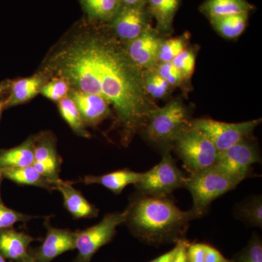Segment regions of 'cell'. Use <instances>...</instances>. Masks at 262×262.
<instances>
[{
  "instance_id": "6da1fadb",
  "label": "cell",
  "mask_w": 262,
  "mask_h": 262,
  "mask_svg": "<svg viewBox=\"0 0 262 262\" xmlns=\"http://www.w3.org/2000/svg\"><path fill=\"white\" fill-rule=\"evenodd\" d=\"M50 68L74 89L98 95L113 105L125 144L144 130L157 107L144 89V70L116 42L101 34L75 38L52 57Z\"/></svg>"
},
{
  "instance_id": "7a4b0ae2",
  "label": "cell",
  "mask_w": 262,
  "mask_h": 262,
  "mask_svg": "<svg viewBox=\"0 0 262 262\" xmlns=\"http://www.w3.org/2000/svg\"><path fill=\"white\" fill-rule=\"evenodd\" d=\"M125 220L131 233L153 246L186 239L189 223L198 218L193 210L182 211L168 196L139 194L127 208Z\"/></svg>"
},
{
  "instance_id": "3957f363",
  "label": "cell",
  "mask_w": 262,
  "mask_h": 262,
  "mask_svg": "<svg viewBox=\"0 0 262 262\" xmlns=\"http://www.w3.org/2000/svg\"><path fill=\"white\" fill-rule=\"evenodd\" d=\"M191 121L189 110L182 101L176 99L163 107L157 106L150 113L144 130L150 142L163 151H170L177 136L190 125Z\"/></svg>"
},
{
  "instance_id": "277c9868",
  "label": "cell",
  "mask_w": 262,
  "mask_h": 262,
  "mask_svg": "<svg viewBox=\"0 0 262 262\" xmlns=\"http://www.w3.org/2000/svg\"><path fill=\"white\" fill-rule=\"evenodd\" d=\"M244 181L214 165L191 174L185 187L192 196V210L198 217L206 213L216 198L232 190Z\"/></svg>"
},
{
  "instance_id": "5b68a950",
  "label": "cell",
  "mask_w": 262,
  "mask_h": 262,
  "mask_svg": "<svg viewBox=\"0 0 262 262\" xmlns=\"http://www.w3.org/2000/svg\"><path fill=\"white\" fill-rule=\"evenodd\" d=\"M173 149L190 175L214 165L219 155L208 136L191 124L177 136Z\"/></svg>"
},
{
  "instance_id": "8992f818",
  "label": "cell",
  "mask_w": 262,
  "mask_h": 262,
  "mask_svg": "<svg viewBox=\"0 0 262 262\" xmlns=\"http://www.w3.org/2000/svg\"><path fill=\"white\" fill-rule=\"evenodd\" d=\"M187 179L177 167L170 151H165L161 161L151 170L141 173L140 179L134 186L139 194L168 196L176 189L185 187Z\"/></svg>"
},
{
  "instance_id": "52a82bcc",
  "label": "cell",
  "mask_w": 262,
  "mask_h": 262,
  "mask_svg": "<svg viewBox=\"0 0 262 262\" xmlns=\"http://www.w3.org/2000/svg\"><path fill=\"white\" fill-rule=\"evenodd\" d=\"M127 213V210L108 213L96 225L75 232L77 255L74 262H91L100 248L113 241L117 227L125 222Z\"/></svg>"
},
{
  "instance_id": "ba28073f",
  "label": "cell",
  "mask_w": 262,
  "mask_h": 262,
  "mask_svg": "<svg viewBox=\"0 0 262 262\" xmlns=\"http://www.w3.org/2000/svg\"><path fill=\"white\" fill-rule=\"evenodd\" d=\"M261 122V119H257L238 123H228L213 119L200 118L192 120L191 125L208 136L217 151L221 152L250 138Z\"/></svg>"
},
{
  "instance_id": "9c48e42d",
  "label": "cell",
  "mask_w": 262,
  "mask_h": 262,
  "mask_svg": "<svg viewBox=\"0 0 262 262\" xmlns=\"http://www.w3.org/2000/svg\"><path fill=\"white\" fill-rule=\"evenodd\" d=\"M256 163H261L259 150L257 144L248 138L219 152L215 164L229 173L244 180L251 166Z\"/></svg>"
},
{
  "instance_id": "30bf717a",
  "label": "cell",
  "mask_w": 262,
  "mask_h": 262,
  "mask_svg": "<svg viewBox=\"0 0 262 262\" xmlns=\"http://www.w3.org/2000/svg\"><path fill=\"white\" fill-rule=\"evenodd\" d=\"M163 39V34L150 26L140 36L128 42L127 55L141 70L154 68L158 63V52Z\"/></svg>"
},
{
  "instance_id": "8fae6325",
  "label": "cell",
  "mask_w": 262,
  "mask_h": 262,
  "mask_svg": "<svg viewBox=\"0 0 262 262\" xmlns=\"http://www.w3.org/2000/svg\"><path fill=\"white\" fill-rule=\"evenodd\" d=\"M45 225L47 233L42 245L30 253L34 262H51L60 255L75 249V232L52 227L48 220Z\"/></svg>"
},
{
  "instance_id": "7c38bea8",
  "label": "cell",
  "mask_w": 262,
  "mask_h": 262,
  "mask_svg": "<svg viewBox=\"0 0 262 262\" xmlns=\"http://www.w3.org/2000/svg\"><path fill=\"white\" fill-rule=\"evenodd\" d=\"M151 18L147 6L122 5L120 11L112 20V27L119 37L130 42L140 36L151 26Z\"/></svg>"
},
{
  "instance_id": "4fadbf2b",
  "label": "cell",
  "mask_w": 262,
  "mask_h": 262,
  "mask_svg": "<svg viewBox=\"0 0 262 262\" xmlns=\"http://www.w3.org/2000/svg\"><path fill=\"white\" fill-rule=\"evenodd\" d=\"M34 168L53 185L60 179L61 157L57 152L54 139L48 134L34 139Z\"/></svg>"
},
{
  "instance_id": "5bb4252c",
  "label": "cell",
  "mask_w": 262,
  "mask_h": 262,
  "mask_svg": "<svg viewBox=\"0 0 262 262\" xmlns=\"http://www.w3.org/2000/svg\"><path fill=\"white\" fill-rule=\"evenodd\" d=\"M70 98L78 108L84 124L96 125L110 116V103L101 96L73 89Z\"/></svg>"
},
{
  "instance_id": "9a60e30c",
  "label": "cell",
  "mask_w": 262,
  "mask_h": 262,
  "mask_svg": "<svg viewBox=\"0 0 262 262\" xmlns=\"http://www.w3.org/2000/svg\"><path fill=\"white\" fill-rule=\"evenodd\" d=\"M55 190L61 192L65 208L74 218L91 219L98 216V208L88 201L80 191L73 187L72 182L60 179L55 185Z\"/></svg>"
},
{
  "instance_id": "2e32d148",
  "label": "cell",
  "mask_w": 262,
  "mask_h": 262,
  "mask_svg": "<svg viewBox=\"0 0 262 262\" xmlns=\"http://www.w3.org/2000/svg\"><path fill=\"white\" fill-rule=\"evenodd\" d=\"M36 238L13 228L0 230V253L12 262H24L30 256L29 247Z\"/></svg>"
},
{
  "instance_id": "e0dca14e",
  "label": "cell",
  "mask_w": 262,
  "mask_h": 262,
  "mask_svg": "<svg viewBox=\"0 0 262 262\" xmlns=\"http://www.w3.org/2000/svg\"><path fill=\"white\" fill-rule=\"evenodd\" d=\"M141 173L123 169L101 176H86L83 182L87 185L100 184L115 194H120L127 186L135 184L141 178Z\"/></svg>"
},
{
  "instance_id": "ac0fdd59",
  "label": "cell",
  "mask_w": 262,
  "mask_h": 262,
  "mask_svg": "<svg viewBox=\"0 0 262 262\" xmlns=\"http://www.w3.org/2000/svg\"><path fill=\"white\" fill-rule=\"evenodd\" d=\"M180 4L181 0H148L149 14L156 20V29L162 34L173 32L174 18Z\"/></svg>"
},
{
  "instance_id": "d6986e66",
  "label": "cell",
  "mask_w": 262,
  "mask_h": 262,
  "mask_svg": "<svg viewBox=\"0 0 262 262\" xmlns=\"http://www.w3.org/2000/svg\"><path fill=\"white\" fill-rule=\"evenodd\" d=\"M254 7L248 0H206L200 7V11L211 19L227 15L249 13Z\"/></svg>"
},
{
  "instance_id": "ffe728a7",
  "label": "cell",
  "mask_w": 262,
  "mask_h": 262,
  "mask_svg": "<svg viewBox=\"0 0 262 262\" xmlns=\"http://www.w3.org/2000/svg\"><path fill=\"white\" fill-rule=\"evenodd\" d=\"M34 139L8 149L0 150V169L21 168L32 165L34 162Z\"/></svg>"
},
{
  "instance_id": "44dd1931",
  "label": "cell",
  "mask_w": 262,
  "mask_h": 262,
  "mask_svg": "<svg viewBox=\"0 0 262 262\" xmlns=\"http://www.w3.org/2000/svg\"><path fill=\"white\" fill-rule=\"evenodd\" d=\"M42 80L39 76L20 79L13 82L9 97L3 103V107L9 108L32 99L39 93Z\"/></svg>"
},
{
  "instance_id": "7402d4cb",
  "label": "cell",
  "mask_w": 262,
  "mask_h": 262,
  "mask_svg": "<svg viewBox=\"0 0 262 262\" xmlns=\"http://www.w3.org/2000/svg\"><path fill=\"white\" fill-rule=\"evenodd\" d=\"M3 178L21 185L34 186L47 190H55L54 185L39 173L33 165L21 168L0 169Z\"/></svg>"
},
{
  "instance_id": "603a6c76",
  "label": "cell",
  "mask_w": 262,
  "mask_h": 262,
  "mask_svg": "<svg viewBox=\"0 0 262 262\" xmlns=\"http://www.w3.org/2000/svg\"><path fill=\"white\" fill-rule=\"evenodd\" d=\"M84 11L90 18L111 22L122 8L121 0H80Z\"/></svg>"
},
{
  "instance_id": "cb8c5ba5",
  "label": "cell",
  "mask_w": 262,
  "mask_h": 262,
  "mask_svg": "<svg viewBox=\"0 0 262 262\" xmlns=\"http://www.w3.org/2000/svg\"><path fill=\"white\" fill-rule=\"evenodd\" d=\"M249 13H239L211 19L212 27L222 37L235 39L244 33L246 28Z\"/></svg>"
},
{
  "instance_id": "d4e9b609",
  "label": "cell",
  "mask_w": 262,
  "mask_h": 262,
  "mask_svg": "<svg viewBox=\"0 0 262 262\" xmlns=\"http://www.w3.org/2000/svg\"><path fill=\"white\" fill-rule=\"evenodd\" d=\"M235 217L248 225L261 228V196H253L238 205L235 209Z\"/></svg>"
},
{
  "instance_id": "484cf974",
  "label": "cell",
  "mask_w": 262,
  "mask_h": 262,
  "mask_svg": "<svg viewBox=\"0 0 262 262\" xmlns=\"http://www.w3.org/2000/svg\"><path fill=\"white\" fill-rule=\"evenodd\" d=\"M189 262H232L226 258L218 249L203 243L189 244L187 248Z\"/></svg>"
},
{
  "instance_id": "4316f807",
  "label": "cell",
  "mask_w": 262,
  "mask_h": 262,
  "mask_svg": "<svg viewBox=\"0 0 262 262\" xmlns=\"http://www.w3.org/2000/svg\"><path fill=\"white\" fill-rule=\"evenodd\" d=\"M58 108L63 120L76 134L83 137H89L90 134L84 127L80 112L75 102L70 98L65 97L61 99L58 104Z\"/></svg>"
},
{
  "instance_id": "83f0119b",
  "label": "cell",
  "mask_w": 262,
  "mask_h": 262,
  "mask_svg": "<svg viewBox=\"0 0 262 262\" xmlns=\"http://www.w3.org/2000/svg\"><path fill=\"white\" fill-rule=\"evenodd\" d=\"M143 79L144 89L150 98L162 99L170 93L171 86L164 80L155 68L144 70Z\"/></svg>"
},
{
  "instance_id": "f1b7e54d",
  "label": "cell",
  "mask_w": 262,
  "mask_h": 262,
  "mask_svg": "<svg viewBox=\"0 0 262 262\" xmlns=\"http://www.w3.org/2000/svg\"><path fill=\"white\" fill-rule=\"evenodd\" d=\"M189 34H184L182 36L163 39L158 52V63L171 62L179 56L182 51L187 49Z\"/></svg>"
},
{
  "instance_id": "f546056e",
  "label": "cell",
  "mask_w": 262,
  "mask_h": 262,
  "mask_svg": "<svg viewBox=\"0 0 262 262\" xmlns=\"http://www.w3.org/2000/svg\"><path fill=\"white\" fill-rule=\"evenodd\" d=\"M232 262H262V241L257 234H253L248 244L236 253Z\"/></svg>"
},
{
  "instance_id": "4dcf8cb0",
  "label": "cell",
  "mask_w": 262,
  "mask_h": 262,
  "mask_svg": "<svg viewBox=\"0 0 262 262\" xmlns=\"http://www.w3.org/2000/svg\"><path fill=\"white\" fill-rule=\"evenodd\" d=\"M171 62L180 72L183 80H190L195 68L196 56L194 51L187 48Z\"/></svg>"
},
{
  "instance_id": "1f68e13d",
  "label": "cell",
  "mask_w": 262,
  "mask_h": 262,
  "mask_svg": "<svg viewBox=\"0 0 262 262\" xmlns=\"http://www.w3.org/2000/svg\"><path fill=\"white\" fill-rule=\"evenodd\" d=\"M34 218L35 217L15 211L0 203V230L12 228L18 222H27Z\"/></svg>"
},
{
  "instance_id": "d6a6232c",
  "label": "cell",
  "mask_w": 262,
  "mask_h": 262,
  "mask_svg": "<svg viewBox=\"0 0 262 262\" xmlns=\"http://www.w3.org/2000/svg\"><path fill=\"white\" fill-rule=\"evenodd\" d=\"M69 87L70 85L63 78L54 79L51 82L42 86L39 93L52 101H60L68 94L70 91Z\"/></svg>"
},
{
  "instance_id": "836d02e7",
  "label": "cell",
  "mask_w": 262,
  "mask_h": 262,
  "mask_svg": "<svg viewBox=\"0 0 262 262\" xmlns=\"http://www.w3.org/2000/svg\"><path fill=\"white\" fill-rule=\"evenodd\" d=\"M154 68L171 87H178L184 82L182 75L172 62L158 63Z\"/></svg>"
},
{
  "instance_id": "e575fe53",
  "label": "cell",
  "mask_w": 262,
  "mask_h": 262,
  "mask_svg": "<svg viewBox=\"0 0 262 262\" xmlns=\"http://www.w3.org/2000/svg\"><path fill=\"white\" fill-rule=\"evenodd\" d=\"M189 244L190 243L186 239H180L176 244L177 250L173 262H189L187 258V248Z\"/></svg>"
},
{
  "instance_id": "d590c367",
  "label": "cell",
  "mask_w": 262,
  "mask_h": 262,
  "mask_svg": "<svg viewBox=\"0 0 262 262\" xmlns=\"http://www.w3.org/2000/svg\"><path fill=\"white\" fill-rule=\"evenodd\" d=\"M177 246L176 245L175 247L173 249L169 251L168 252L164 253L161 256H158V258L151 260L149 262H173L174 256H175L176 252H177Z\"/></svg>"
},
{
  "instance_id": "8d00e7d4",
  "label": "cell",
  "mask_w": 262,
  "mask_h": 262,
  "mask_svg": "<svg viewBox=\"0 0 262 262\" xmlns=\"http://www.w3.org/2000/svg\"><path fill=\"white\" fill-rule=\"evenodd\" d=\"M122 5L130 7H142L147 5L148 0H121Z\"/></svg>"
},
{
  "instance_id": "74e56055",
  "label": "cell",
  "mask_w": 262,
  "mask_h": 262,
  "mask_svg": "<svg viewBox=\"0 0 262 262\" xmlns=\"http://www.w3.org/2000/svg\"><path fill=\"white\" fill-rule=\"evenodd\" d=\"M8 87V84L6 83V82H3V83H0V94L4 92L5 90L7 89V88Z\"/></svg>"
},
{
  "instance_id": "f35d334b",
  "label": "cell",
  "mask_w": 262,
  "mask_h": 262,
  "mask_svg": "<svg viewBox=\"0 0 262 262\" xmlns=\"http://www.w3.org/2000/svg\"><path fill=\"white\" fill-rule=\"evenodd\" d=\"M3 175H2L1 170H0V187H1V183L2 181H3ZM0 203H3V201H2V198H1V193H0Z\"/></svg>"
},
{
  "instance_id": "ab89813d",
  "label": "cell",
  "mask_w": 262,
  "mask_h": 262,
  "mask_svg": "<svg viewBox=\"0 0 262 262\" xmlns=\"http://www.w3.org/2000/svg\"><path fill=\"white\" fill-rule=\"evenodd\" d=\"M24 262H34V259H33L32 256H31V254H30V256H29V257L28 258H27V259L26 260V261Z\"/></svg>"
},
{
  "instance_id": "60d3db41",
  "label": "cell",
  "mask_w": 262,
  "mask_h": 262,
  "mask_svg": "<svg viewBox=\"0 0 262 262\" xmlns=\"http://www.w3.org/2000/svg\"><path fill=\"white\" fill-rule=\"evenodd\" d=\"M0 262H6L5 258L2 255L1 253H0Z\"/></svg>"
},
{
  "instance_id": "b9f144b4",
  "label": "cell",
  "mask_w": 262,
  "mask_h": 262,
  "mask_svg": "<svg viewBox=\"0 0 262 262\" xmlns=\"http://www.w3.org/2000/svg\"><path fill=\"white\" fill-rule=\"evenodd\" d=\"M3 103L0 102V117H1L2 110H3Z\"/></svg>"
},
{
  "instance_id": "7bdbcfd3",
  "label": "cell",
  "mask_w": 262,
  "mask_h": 262,
  "mask_svg": "<svg viewBox=\"0 0 262 262\" xmlns=\"http://www.w3.org/2000/svg\"><path fill=\"white\" fill-rule=\"evenodd\" d=\"M12 262V261H11Z\"/></svg>"
}]
</instances>
